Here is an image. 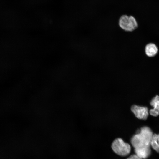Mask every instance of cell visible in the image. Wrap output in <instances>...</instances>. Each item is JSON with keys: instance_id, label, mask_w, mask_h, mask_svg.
Instances as JSON below:
<instances>
[{"instance_id": "cell-1", "label": "cell", "mask_w": 159, "mask_h": 159, "mask_svg": "<svg viewBox=\"0 0 159 159\" xmlns=\"http://www.w3.org/2000/svg\"><path fill=\"white\" fill-rule=\"evenodd\" d=\"M153 135L152 131L149 127H142L139 131L132 137L131 144L134 148L150 146Z\"/></svg>"}, {"instance_id": "cell-2", "label": "cell", "mask_w": 159, "mask_h": 159, "mask_svg": "<svg viewBox=\"0 0 159 159\" xmlns=\"http://www.w3.org/2000/svg\"><path fill=\"white\" fill-rule=\"evenodd\" d=\"M118 25L122 30L127 32H132L138 28V24L135 18L132 16L123 15L120 17Z\"/></svg>"}, {"instance_id": "cell-3", "label": "cell", "mask_w": 159, "mask_h": 159, "mask_svg": "<svg viewBox=\"0 0 159 159\" xmlns=\"http://www.w3.org/2000/svg\"><path fill=\"white\" fill-rule=\"evenodd\" d=\"M112 148L115 153L122 156L128 155L131 151L129 144L120 138H117L114 140L112 144Z\"/></svg>"}, {"instance_id": "cell-4", "label": "cell", "mask_w": 159, "mask_h": 159, "mask_svg": "<svg viewBox=\"0 0 159 159\" xmlns=\"http://www.w3.org/2000/svg\"><path fill=\"white\" fill-rule=\"evenodd\" d=\"M131 110L135 117L139 119L145 120L148 118V110L146 107L134 105L131 107Z\"/></svg>"}, {"instance_id": "cell-5", "label": "cell", "mask_w": 159, "mask_h": 159, "mask_svg": "<svg viewBox=\"0 0 159 159\" xmlns=\"http://www.w3.org/2000/svg\"><path fill=\"white\" fill-rule=\"evenodd\" d=\"M134 149L135 154L143 159L147 158L150 155V146H145Z\"/></svg>"}, {"instance_id": "cell-6", "label": "cell", "mask_w": 159, "mask_h": 159, "mask_svg": "<svg viewBox=\"0 0 159 159\" xmlns=\"http://www.w3.org/2000/svg\"><path fill=\"white\" fill-rule=\"evenodd\" d=\"M144 51L145 54L147 56L150 57H153L157 54L158 49L155 44L150 43L145 46Z\"/></svg>"}, {"instance_id": "cell-7", "label": "cell", "mask_w": 159, "mask_h": 159, "mask_svg": "<svg viewBox=\"0 0 159 159\" xmlns=\"http://www.w3.org/2000/svg\"><path fill=\"white\" fill-rule=\"evenodd\" d=\"M150 105L153 107V109L149 111L150 115L153 116H157L159 115V96L156 95L151 100Z\"/></svg>"}, {"instance_id": "cell-8", "label": "cell", "mask_w": 159, "mask_h": 159, "mask_svg": "<svg viewBox=\"0 0 159 159\" xmlns=\"http://www.w3.org/2000/svg\"><path fill=\"white\" fill-rule=\"evenodd\" d=\"M150 145L155 150L159 153V134L153 135Z\"/></svg>"}, {"instance_id": "cell-9", "label": "cell", "mask_w": 159, "mask_h": 159, "mask_svg": "<svg viewBox=\"0 0 159 159\" xmlns=\"http://www.w3.org/2000/svg\"><path fill=\"white\" fill-rule=\"evenodd\" d=\"M127 159H143L142 158L138 157L135 155H133L130 156Z\"/></svg>"}]
</instances>
